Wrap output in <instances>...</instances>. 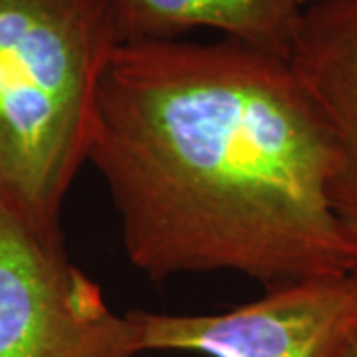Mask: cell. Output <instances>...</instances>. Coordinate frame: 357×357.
<instances>
[{"instance_id": "cell-1", "label": "cell", "mask_w": 357, "mask_h": 357, "mask_svg": "<svg viewBox=\"0 0 357 357\" xmlns=\"http://www.w3.org/2000/svg\"><path fill=\"white\" fill-rule=\"evenodd\" d=\"M86 163L151 280L236 272L266 290L357 270L330 201L335 147L288 60L234 38L119 44Z\"/></svg>"}, {"instance_id": "cell-2", "label": "cell", "mask_w": 357, "mask_h": 357, "mask_svg": "<svg viewBox=\"0 0 357 357\" xmlns=\"http://www.w3.org/2000/svg\"><path fill=\"white\" fill-rule=\"evenodd\" d=\"M117 46L105 0H0V204L48 241Z\"/></svg>"}, {"instance_id": "cell-3", "label": "cell", "mask_w": 357, "mask_h": 357, "mask_svg": "<svg viewBox=\"0 0 357 357\" xmlns=\"http://www.w3.org/2000/svg\"><path fill=\"white\" fill-rule=\"evenodd\" d=\"M131 314H115L102 286L64 241L40 236L0 204V357H137Z\"/></svg>"}, {"instance_id": "cell-4", "label": "cell", "mask_w": 357, "mask_h": 357, "mask_svg": "<svg viewBox=\"0 0 357 357\" xmlns=\"http://www.w3.org/2000/svg\"><path fill=\"white\" fill-rule=\"evenodd\" d=\"M141 351L206 357H342L357 332V270L266 290L203 316L129 310Z\"/></svg>"}, {"instance_id": "cell-5", "label": "cell", "mask_w": 357, "mask_h": 357, "mask_svg": "<svg viewBox=\"0 0 357 357\" xmlns=\"http://www.w3.org/2000/svg\"><path fill=\"white\" fill-rule=\"evenodd\" d=\"M288 64L332 133L337 163L330 201L357 244V0L306 6Z\"/></svg>"}, {"instance_id": "cell-6", "label": "cell", "mask_w": 357, "mask_h": 357, "mask_svg": "<svg viewBox=\"0 0 357 357\" xmlns=\"http://www.w3.org/2000/svg\"><path fill=\"white\" fill-rule=\"evenodd\" d=\"M119 44L171 42L192 28L288 60L302 22V0H105Z\"/></svg>"}, {"instance_id": "cell-7", "label": "cell", "mask_w": 357, "mask_h": 357, "mask_svg": "<svg viewBox=\"0 0 357 357\" xmlns=\"http://www.w3.org/2000/svg\"><path fill=\"white\" fill-rule=\"evenodd\" d=\"M342 357H357V332L354 333V337L349 340V344L344 349Z\"/></svg>"}, {"instance_id": "cell-8", "label": "cell", "mask_w": 357, "mask_h": 357, "mask_svg": "<svg viewBox=\"0 0 357 357\" xmlns=\"http://www.w3.org/2000/svg\"><path fill=\"white\" fill-rule=\"evenodd\" d=\"M318 2H324V0H302L304 8H306V6H312V4H318Z\"/></svg>"}]
</instances>
